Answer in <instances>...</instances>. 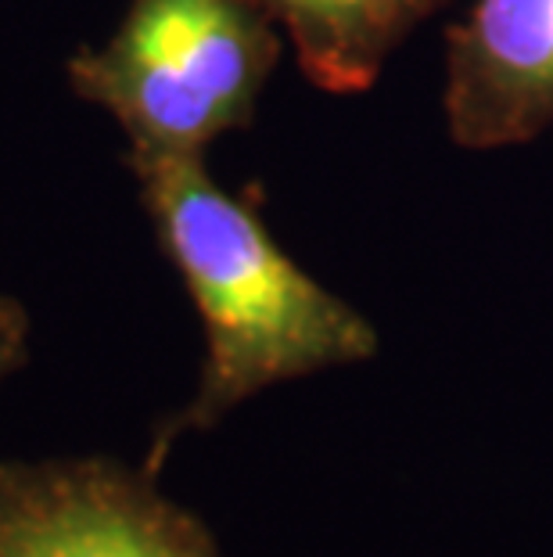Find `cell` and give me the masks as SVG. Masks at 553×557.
Returning a JSON list of instances; mask_svg holds the SVG:
<instances>
[{
  "label": "cell",
  "mask_w": 553,
  "mask_h": 557,
  "mask_svg": "<svg viewBox=\"0 0 553 557\" xmlns=\"http://www.w3.org/2000/svg\"><path fill=\"white\" fill-rule=\"evenodd\" d=\"M126 162L205 331L198 388L151 435L148 471L159 475L184 435L213 432L266 388L378 357L370 320L305 274L274 242L255 201L227 191L205 159Z\"/></svg>",
  "instance_id": "1"
},
{
  "label": "cell",
  "mask_w": 553,
  "mask_h": 557,
  "mask_svg": "<svg viewBox=\"0 0 553 557\" xmlns=\"http://www.w3.org/2000/svg\"><path fill=\"white\" fill-rule=\"evenodd\" d=\"M255 0H134L104 47L68 62V87L123 126L126 159H205L252 126L280 62Z\"/></svg>",
  "instance_id": "2"
},
{
  "label": "cell",
  "mask_w": 553,
  "mask_h": 557,
  "mask_svg": "<svg viewBox=\"0 0 553 557\" xmlns=\"http://www.w3.org/2000/svg\"><path fill=\"white\" fill-rule=\"evenodd\" d=\"M0 557H219L213 529L115 457L0 460Z\"/></svg>",
  "instance_id": "3"
},
{
  "label": "cell",
  "mask_w": 553,
  "mask_h": 557,
  "mask_svg": "<svg viewBox=\"0 0 553 557\" xmlns=\"http://www.w3.org/2000/svg\"><path fill=\"white\" fill-rule=\"evenodd\" d=\"M442 112L453 145H528L553 126V0H475L445 33Z\"/></svg>",
  "instance_id": "4"
},
{
  "label": "cell",
  "mask_w": 553,
  "mask_h": 557,
  "mask_svg": "<svg viewBox=\"0 0 553 557\" xmlns=\"http://www.w3.org/2000/svg\"><path fill=\"white\" fill-rule=\"evenodd\" d=\"M288 33L313 87L363 94L399 47L453 0H255Z\"/></svg>",
  "instance_id": "5"
},
{
  "label": "cell",
  "mask_w": 553,
  "mask_h": 557,
  "mask_svg": "<svg viewBox=\"0 0 553 557\" xmlns=\"http://www.w3.org/2000/svg\"><path fill=\"white\" fill-rule=\"evenodd\" d=\"M29 357V313L26 306L0 292V385Z\"/></svg>",
  "instance_id": "6"
}]
</instances>
